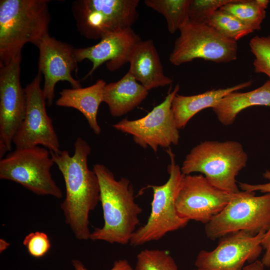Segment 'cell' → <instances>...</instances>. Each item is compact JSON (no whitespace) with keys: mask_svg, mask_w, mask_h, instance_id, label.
Segmentation results:
<instances>
[{"mask_svg":"<svg viewBox=\"0 0 270 270\" xmlns=\"http://www.w3.org/2000/svg\"><path fill=\"white\" fill-rule=\"evenodd\" d=\"M10 244L3 238L0 239V252H2L7 249Z\"/></svg>","mask_w":270,"mask_h":270,"instance_id":"cell-33","label":"cell"},{"mask_svg":"<svg viewBox=\"0 0 270 270\" xmlns=\"http://www.w3.org/2000/svg\"><path fill=\"white\" fill-rule=\"evenodd\" d=\"M204 270V269H201V268H196V269H194V270Z\"/></svg>","mask_w":270,"mask_h":270,"instance_id":"cell-34","label":"cell"},{"mask_svg":"<svg viewBox=\"0 0 270 270\" xmlns=\"http://www.w3.org/2000/svg\"><path fill=\"white\" fill-rule=\"evenodd\" d=\"M262 246L265 252L260 260L265 267H270V227L265 232Z\"/></svg>","mask_w":270,"mask_h":270,"instance_id":"cell-31","label":"cell"},{"mask_svg":"<svg viewBox=\"0 0 270 270\" xmlns=\"http://www.w3.org/2000/svg\"><path fill=\"white\" fill-rule=\"evenodd\" d=\"M242 270H266L261 260H256V261L248 264L244 266Z\"/></svg>","mask_w":270,"mask_h":270,"instance_id":"cell-32","label":"cell"},{"mask_svg":"<svg viewBox=\"0 0 270 270\" xmlns=\"http://www.w3.org/2000/svg\"><path fill=\"white\" fill-rule=\"evenodd\" d=\"M54 164L46 148H16L0 159V178L18 184L36 195L60 199L62 192L50 172Z\"/></svg>","mask_w":270,"mask_h":270,"instance_id":"cell-7","label":"cell"},{"mask_svg":"<svg viewBox=\"0 0 270 270\" xmlns=\"http://www.w3.org/2000/svg\"><path fill=\"white\" fill-rule=\"evenodd\" d=\"M48 0H0V64L22 53L24 45L35 46L48 34Z\"/></svg>","mask_w":270,"mask_h":270,"instance_id":"cell-3","label":"cell"},{"mask_svg":"<svg viewBox=\"0 0 270 270\" xmlns=\"http://www.w3.org/2000/svg\"><path fill=\"white\" fill-rule=\"evenodd\" d=\"M140 40L132 28L112 32L102 36L94 45L75 48L74 54L78 62L84 60L92 62V68L85 76L86 78L104 62L110 71L116 70L128 62L132 50Z\"/></svg>","mask_w":270,"mask_h":270,"instance_id":"cell-16","label":"cell"},{"mask_svg":"<svg viewBox=\"0 0 270 270\" xmlns=\"http://www.w3.org/2000/svg\"><path fill=\"white\" fill-rule=\"evenodd\" d=\"M263 177L268 180L265 184H252L245 182H239V186L242 191L255 192L260 191L263 193H270V170H266L262 174Z\"/></svg>","mask_w":270,"mask_h":270,"instance_id":"cell-29","label":"cell"},{"mask_svg":"<svg viewBox=\"0 0 270 270\" xmlns=\"http://www.w3.org/2000/svg\"><path fill=\"white\" fill-rule=\"evenodd\" d=\"M179 30L169 57L174 66L196 58L224 63L237 58V42L224 37L208 24L189 20Z\"/></svg>","mask_w":270,"mask_h":270,"instance_id":"cell-9","label":"cell"},{"mask_svg":"<svg viewBox=\"0 0 270 270\" xmlns=\"http://www.w3.org/2000/svg\"><path fill=\"white\" fill-rule=\"evenodd\" d=\"M270 227V193L256 196L255 192L240 191L205 224V232L214 240L239 231L256 235L266 232Z\"/></svg>","mask_w":270,"mask_h":270,"instance_id":"cell-6","label":"cell"},{"mask_svg":"<svg viewBox=\"0 0 270 270\" xmlns=\"http://www.w3.org/2000/svg\"><path fill=\"white\" fill-rule=\"evenodd\" d=\"M42 74L38 72L24 88L26 100L25 118L17 130L12 143L16 148L42 146L54 152L60 144L52 120L46 110V101L40 86Z\"/></svg>","mask_w":270,"mask_h":270,"instance_id":"cell-11","label":"cell"},{"mask_svg":"<svg viewBox=\"0 0 270 270\" xmlns=\"http://www.w3.org/2000/svg\"><path fill=\"white\" fill-rule=\"evenodd\" d=\"M74 154L67 150L50 152L60 172L65 184L66 196L60 208L66 224L78 240H90V212L100 202V187L94 170L88 168V156L91 148L86 140L78 137L74 143Z\"/></svg>","mask_w":270,"mask_h":270,"instance_id":"cell-1","label":"cell"},{"mask_svg":"<svg viewBox=\"0 0 270 270\" xmlns=\"http://www.w3.org/2000/svg\"><path fill=\"white\" fill-rule=\"evenodd\" d=\"M208 24L224 37L236 42L254 30L233 15L218 9Z\"/></svg>","mask_w":270,"mask_h":270,"instance_id":"cell-24","label":"cell"},{"mask_svg":"<svg viewBox=\"0 0 270 270\" xmlns=\"http://www.w3.org/2000/svg\"><path fill=\"white\" fill-rule=\"evenodd\" d=\"M148 90L128 71L119 80L106 84L103 102L112 116H122L138 106L146 98Z\"/></svg>","mask_w":270,"mask_h":270,"instance_id":"cell-19","label":"cell"},{"mask_svg":"<svg viewBox=\"0 0 270 270\" xmlns=\"http://www.w3.org/2000/svg\"><path fill=\"white\" fill-rule=\"evenodd\" d=\"M98 180L104 224L95 228L90 240L126 245L140 224L142 208L135 202L132 184L126 178L117 180L104 165L93 166Z\"/></svg>","mask_w":270,"mask_h":270,"instance_id":"cell-2","label":"cell"},{"mask_svg":"<svg viewBox=\"0 0 270 270\" xmlns=\"http://www.w3.org/2000/svg\"><path fill=\"white\" fill-rule=\"evenodd\" d=\"M128 62V71L148 90L172 82L164 72L159 54L152 40L138 42L130 54Z\"/></svg>","mask_w":270,"mask_h":270,"instance_id":"cell-17","label":"cell"},{"mask_svg":"<svg viewBox=\"0 0 270 270\" xmlns=\"http://www.w3.org/2000/svg\"><path fill=\"white\" fill-rule=\"evenodd\" d=\"M134 270H178L170 252L166 250L144 249L137 255Z\"/></svg>","mask_w":270,"mask_h":270,"instance_id":"cell-25","label":"cell"},{"mask_svg":"<svg viewBox=\"0 0 270 270\" xmlns=\"http://www.w3.org/2000/svg\"><path fill=\"white\" fill-rule=\"evenodd\" d=\"M72 262L74 270H88L78 260H72ZM110 270H134V268L128 260L119 259L115 260L112 268Z\"/></svg>","mask_w":270,"mask_h":270,"instance_id":"cell-30","label":"cell"},{"mask_svg":"<svg viewBox=\"0 0 270 270\" xmlns=\"http://www.w3.org/2000/svg\"><path fill=\"white\" fill-rule=\"evenodd\" d=\"M253 106L270 108V80L252 90L230 92L222 98L212 110L218 120L223 125L232 124L243 110Z\"/></svg>","mask_w":270,"mask_h":270,"instance_id":"cell-21","label":"cell"},{"mask_svg":"<svg viewBox=\"0 0 270 270\" xmlns=\"http://www.w3.org/2000/svg\"><path fill=\"white\" fill-rule=\"evenodd\" d=\"M249 45L254 56L253 62L254 72L266 74L270 80V35L256 36L250 40Z\"/></svg>","mask_w":270,"mask_h":270,"instance_id":"cell-26","label":"cell"},{"mask_svg":"<svg viewBox=\"0 0 270 270\" xmlns=\"http://www.w3.org/2000/svg\"><path fill=\"white\" fill-rule=\"evenodd\" d=\"M148 7L164 17L168 32L174 34L189 20L190 0H145Z\"/></svg>","mask_w":270,"mask_h":270,"instance_id":"cell-22","label":"cell"},{"mask_svg":"<svg viewBox=\"0 0 270 270\" xmlns=\"http://www.w3.org/2000/svg\"><path fill=\"white\" fill-rule=\"evenodd\" d=\"M21 60L20 53L0 64V146L9 152L26 113V95L20 78Z\"/></svg>","mask_w":270,"mask_h":270,"instance_id":"cell-14","label":"cell"},{"mask_svg":"<svg viewBox=\"0 0 270 270\" xmlns=\"http://www.w3.org/2000/svg\"><path fill=\"white\" fill-rule=\"evenodd\" d=\"M36 46L39 50L38 72L44 79L42 90L46 104L50 106L54 98L56 84L58 82L67 81L74 88L81 87L80 82L72 75L73 72L78 70L75 48L49 34L43 37Z\"/></svg>","mask_w":270,"mask_h":270,"instance_id":"cell-15","label":"cell"},{"mask_svg":"<svg viewBox=\"0 0 270 270\" xmlns=\"http://www.w3.org/2000/svg\"><path fill=\"white\" fill-rule=\"evenodd\" d=\"M252 82L248 81L226 88L212 90L196 95L182 96L177 94L172 103L177 128L178 130L184 128L198 112L206 108H213L226 96L249 87Z\"/></svg>","mask_w":270,"mask_h":270,"instance_id":"cell-20","label":"cell"},{"mask_svg":"<svg viewBox=\"0 0 270 270\" xmlns=\"http://www.w3.org/2000/svg\"><path fill=\"white\" fill-rule=\"evenodd\" d=\"M138 0H78L72 12L80 34L100 39L110 32L132 28L138 16Z\"/></svg>","mask_w":270,"mask_h":270,"instance_id":"cell-8","label":"cell"},{"mask_svg":"<svg viewBox=\"0 0 270 270\" xmlns=\"http://www.w3.org/2000/svg\"><path fill=\"white\" fill-rule=\"evenodd\" d=\"M265 232L254 235L239 231L228 234L219 238L213 250L200 251L195 266L206 270H242L246 262H252L260 256Z\"/></svg>","mask_w":270,"mask_h":270,"instance_id":"cell-13","label":"cell"},{"mask_svg":"<svg viewBox=\"0 0 270 270\" xmlns=\"http://www.w3.org/2000/svg\"><path fill=\"white\" fill-rule=\"evenodd\" d=\"M22 244L28 254L35 258L44 256L51 248L50 241L48 234L39 231L32 232L27 234Z\"/></svg>","mask_w":270,"mask_h":270,"instance_id":"cell-28","label":"cell"},{"mask_svg":"<svg viewBox=\"0 0 270 270\" xmlns=\"http://www.w3.org/2000/svg\"><path fill=\"white\" fill-rule=\"evenodd\" d=\"M170 158L167 171L169 178L162 185H148L153 191L151 211L146 222L138 228L132 235L130 244L132 246L162 238L168 233L184 228L190 220L180 217L175 202L184 176L176 164L175 154L170 147L166 150Z\"/></svg>","mask_w":270,"mask_h":270,"instance_id":"cell-5","label":"cell"},{"mask_svg":"<svg viewBox=\"0 0 270 270\" xmlns=\"http://www.w3.org/2000/svg\"><path fill=\"white\" fill-rule=\"evenodd\" d=\"M248 161V155L238 142L206 140L190 150L180 168L184 175L200 172L215 188L235 194L240 192L236 177Z\"/></svg>","mask_w":270,"mask_h":270,"instance_id":"cell-4","label":"cell"},{"mask_svg":"<svg viewBox=\"0 0 270 270\" xmlns=\"http://www.w3.org/2000/svg\"><path fill=\"white\" fill-rule=\"evenodd\" d=\"M106 82L103 80L88 87L63 89L56 101L58 106L72 108L80 111L88 121L94 132L98 135L101 128L97 120L99 106L103 102L104 90Z\"/></svg>","mask_w":270,"mask_h":270,"instance_id":"cell-18","label":"cell"},{"mask_svg":"<svg viewBox=\"0 0 270 270\" xmlns=\"http://www.w3.org/2000/svg\"><path fill=\"white\" fill-rule=\"evenodd\" d=\"M220 9L233 15L254 32L260 30L266 15V8L258 0H234Z\"/></svg>","mask_w":270,"mask_h":270,"instance_id":"cell-23","label":"cell"},{"mask_svg":"<svg viewBox=\"0 0 270 270\" xmlns=\"http://www.w3.org/2000/svg\"><path fill=\"white\" fill-rule=\"evenodd\" d=\"M234 194L215 188L202 174L184 175L176 199V210L182 218L206 224L225 208Z\"/></svg>","mask_w":270,"mask_h":270,"instance_id":"cell-12","label":"cell"},{"mask_svg":"<svg viewBox=\"0 0 270 270\" xmlns=\"http://www.w3.org/2000/svg\"><path fill=\"white\" fill-rule=\"evenodd\" d=\"M177 84L164 100L144 116L134 120L125 118L112 125L118 130L131 134L134 141L142 148H150L156 152L159 146L168 148L177 145L180 140L172 103L178 94Z\"/></svg>","mask_w":270,"mask_h":270,"instance_id":"cell-10","label":"cell"},{"mask_svg":"<svg viewBox=\"0 0 270 270\" xmlns=\"http://www.w3.org/2000/svg\"><path fill=\"white\" fill-rule=\"evenodd\" d=\"M234 0H190L188 16L190 22L208 24L213 14L220 7Z\"/></svg>","mask_w":270,"mask_h":270,"instance_id":"cell-27","label":"cell"}]
</instances>
